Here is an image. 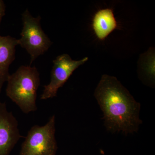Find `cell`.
<instances>
[{
  "label": "cell",
  "instance_id": "obj_7",
  "mask_svg": "<svg viewBox=\"0 0 155 155\" xmlns=\"http://www.w3.org/2000/svg\"><path fill=\"white\" fill-rule=\"evenodd\" d=\"M18 39L11 36L0 35V92L9 76V67L15 59Z\"/></svg>",
  "mask_w": 155,
  "mask_h": 155
},
{
  "label": "cell",
  "instance_id": "obj_6",
  "mask_svg": "<svg viewBox=\"0 0 155 155\" xmlns=\"http://www.w3.org/2000/svg\"><path fill=\"white\" fill-rule=\"evenodd\" d=\"M22 137L16 117L8 111L5 102H0V155L10 154Z\"/></svg>",
  "mask_w": 155,
  "mask_h": 155
},
{
  "label": "cell",
  "instance_id": "obj_8",
  "mask_svg": "<svg viewBox=\"0 0 155 155\" xmlns=\"http://www.w3.org/2000/svg\"><path fill=\"white\" fill-rule=\"evenodd\" d=\"M92 26L97 38L104 40L118 26L113 10L107 8L97 11L94 17Z\"/></svg>",
  "mask_w": 155,
  "mask_h": 155
},
{
  "label": "cell",
  "instance_id": "obj_9",
  "mask_svg": "<svg viewBox=\"0 0 155 155\" xmlns=\"http://www.w3.org/2000/svg\"><path fill=\"white\" fill-rule=\"evenodd\" d=\"M6 6L2 0H0V25L3 17L5 14Z\"/></svg>",
  "mask_w": 155,
  "mask_h": 155
},
{
  "label": "cell",
  "instance_id": "obj_4",
  "mask_svg": "<svg viewBox=\"0 0 155 155\" xmlns=\"http://www.w3.org/2000/svg\"><path fill=\"white\" fill-rule=\"evenodd\" d=\"M41 19L40 16L36 18L32 17L27 9L22 14L23 28L18 43L30 54V65L38 57L46 52L52 44L41 28Z\"/></svg>",
  "mask_w": 155,
  "mask_h": 155
},
{
  "label": "cell",
  "instance_id": "obj_2",
  "mask_svg": "<svg viewBox=\"0 0 155 155\" xmlns=\"http://www.w3.org/2000/svg\"><path fill=\"white\" fill-rule=\"evenodd\" d=\"M39 73L36 67L22 66L10 75L6 95L25 114L37 110V93L40 84Z\"/></svg>",
  "mask_w": 155,
  "mask_h": 155
},
{
  "label": "cell",
  "instance_id": "obj_5",
  "mask_svg": "<svg viewBox=\"0 0 155 155\" xmlns=\"http://www.w3.org/2000/svg\"><path fill=\"white\" fill-rule=\"evenodd\" d=\"M88 60V58L85 57L79 61H75L65 54L57 57L53 61L51 81L44 86L41 100H47L57 96L58 89L64 86L75 69Z\"/></svg>",
  "mask_w": 155,
  "mask_h": 155
},
{
  "label": "cell",
  "instance_id": "obj_1",
  "mask_svg": "<svg viewBox=\"0 0 155 155\" xmlns=\"http://www.w3.org/2000/svg\"><path fill=\"white\" fill-rule=\"evenodd\" d=\"M94 96L109 131L125 134L138 131L142 124L139 117L140 103L116 77L103 75L95 90Z\"/></svg>",
  "mask_w": 155,
  "mask_h": 155
},
{
  "label": "cell",
  "instance_id": "obj_3",
  "mask_svg": "<svg viewBox=\"0 0 155 155\" xmlns=\"http://www.w3.org/2000/svg\"><path fill=\"white\" fill-rule=\"evenodd\" d=\"M55 116L44 126L34 125L21 145L20 155H56L58 147L55 138Z\"/></svg>",
  "mask_w": 155,
  "mask_h": 155
}]
</instances>
